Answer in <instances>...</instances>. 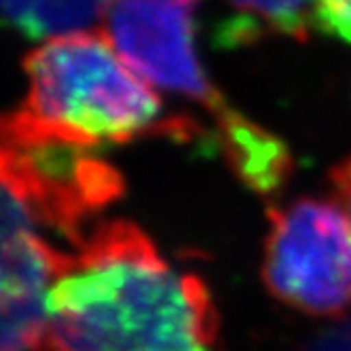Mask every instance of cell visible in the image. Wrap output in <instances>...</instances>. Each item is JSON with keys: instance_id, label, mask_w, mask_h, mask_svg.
<instances>
[{"instance_id": "1", "label": "cell", "mask_w": 351, "mask_h": 351, "mask_svg": "<svg viewBox=\"0 0 351 351\" xmlns=\"http://www.w3.org/2000/svg\"><path fill=\"white\" fill-rule=\"evenodd\" d=\"M206 284L171 267L136 224L89 233L47 300L38 351H216Z\"/></svg>"}, {"instance_id": "2", "label": "cell", "mask_w": 351, "mask_h": 351, "mask_svg": "<svg viewBox=\"0 0 351 351\" xmlns=\"http://www.w3.org/2000/svg\"><path fill=\"white\" fill-rule=\"evenodd\" d=\"M21 110L77 142L123 144L142 136L191 142L199 123L167 117L155 87L121 58L106 30L49 38L26 56Z\"/></svg>"}, {"instance_id": "3", "label": "cell", "mask_w": 351, "mask_h": 351, "mask_svg": "<svg viewBox=\"0 0 351 351\" xmlns=\"http://www.w3.org/2000/svg\"><path fill=\"white\" fill-rule=\"evenodd\" d=\"M93 148L21 108L3 123V191L26 206L36 227L58 231L74 247L87 237L85 222L123 193L119 169Z\"/></svg>"}, {"instance_id": "4", "label": "cell", "mask_w": 351, "mask_h": 351, "mask_svg": "<svg viewBox=\"0 0 351 351\" xmlns=\"http://www.w3.org/2000/svg\"><path fill=\"white\" fill-rule=\"evenodd\" d=\"M265 282L284 303L313 315L351 305V220L339 204L298 199L269 212Z\"/></svg>"}, {"instance_id": "5", "label": "cell", "mask_w": 351, "mask_h": 351, "mask_svg": "<svg viewBox=\"0 0 351 351\" xmlns=\"http://www.w3.org/2000/svg\"><path fill=\"white\" fill-rule=\"evenodd\" d=\"M199 0H114L106 34L121 58L157 89L199 102L214 123L231 114L195 51L193 15Z\"/></svg>"}, {"instance_id": "6", "label": "cell", "mask_w": 351, "mask_h": 351, "mask_svg": "<svg viewBox=\"0 0 351 351\" xmlns=\"http://www.w3.org/2000/svg\"><path fill=\"white\" fill-rule=\"evenodd\" d=\"M70 254L49 243L19 199L3 191V351H38L47 300Z\"/></svg>"}, {"instance_id": "7", "label": "cell", "mask_w": 351, "mask_h": 351, "mask_svg": "<svg viewBox=\"0 0 351 351\" xmlns=\"http://www.w3.org/2000/svg\"><path fill=\"white\" fill-rule=\"evenodd\" d=\"M222 155L239 178L256 193L278 191L290 176L292 159L282 140L233 110L216 123Z\"/></svg>"}, {"instance_id": "8", "label": "cell", "mask_w": 351, "mask_h": 351, "mask_svg": "<svg viewBox=\"0 0 351 351\" xmlns=\"http://www.w3.org/2000/svg\"><path fill=\"white\" fill-rule=\"evenodd\" d=\"M114 0H3L5 17L28 38L87 32Z\"/></svg>"}, {"instance_id": "9", "label": "cell", "mask_w": 351, "mask_h": 351, "mask_svg": "<svg viewBox=\"0 0 351 351\" xmlns=\"http://www.w3.org/2000/svg\"><path fill=\"white\" fill-rule=\"evenodd\" d=\"M237 17L227 23L222 38L239 43L263 34H284L305 40L317 23V0H229Z\"/></svg>"}, {"instance_id": "10", "label": "cell", "mask_w": 351, "mask_h": 351, "mask_svg": "<svg viewBox=\"0 0 351 351\" xmlns=\"http://www.w3.org/2000/svg\"><path fill=\"white\" fill-rule=\"evenodd\" d=\"M317 23L347 43H351V0H317Z\"/></svg>"}, {"instance_id": "11", "label": "cell", "mask_w": 351, "mask_h": 351, "mask_svg": "<svg viewBox=\"0 0 351 351\" xmlns=\"http://www.w3.org/2000/svg\"><path fill=\"white\" fill-rule=\"evenodd\" d=\"M303 351H351V317L330 326Z\"/></svg>"}, {"instance_id": "12", "label": "cell", "mask_w": 351, "mask_h": 351, "mask_svg": "<svg viewBox=\"0 0 351 351\" xmlns=\"http://www.w3.org/2000/svg\"><path fill=\"white\" fill-rule=\"evenodd\" d=\"M332 184L337 193V204L351 220V159H347L332 171Z\"/></svg>"}]
</instances>
